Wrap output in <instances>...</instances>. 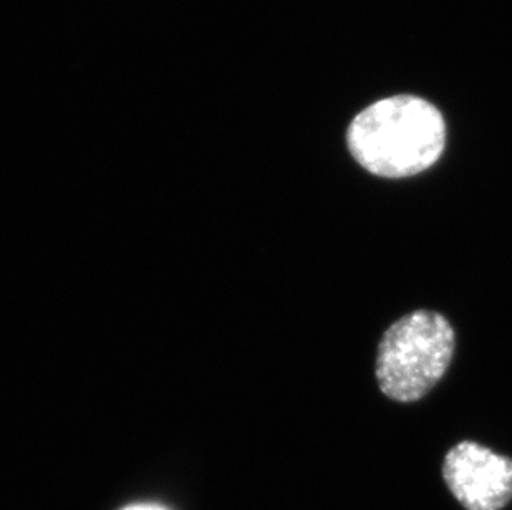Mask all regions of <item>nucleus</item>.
<instances>
[{
    "mask_svg": "<svg viewBox=\"0 0 512 510\" xmlns=\"http://www.w3.org/2000/svg\"><path fill=\"white\" fill-rule=\"evenodd\" d=\"M453 353L455 330L441 313H408L380 340L375 366L378 386L390 400H421L450 368Z\"/></svg>",
    "mask_w": 512,
    "mask_h": 510,
    "instance_id": "2",
    "label": "nucleus"
},
{
    "mask_svg": "<svg viewBox=\"0 0 512 510\" xmlns=\"http://www.w3.org/2000/svg\"><path fill=\"white\" fill-rule=\"evenodd\" d=\"M446 143L445 120L431 103L392 97L368 106L348 128L347 145L368 173L408 178L440 159Z\"/></svg>",
    "mask_w": 512,
    "mask_h": 510,
    "instance_id": "1",
    "label": "nucleus"
},
{
    "mask_svg": "<svg viewBox=\"0 0 512 510\" xmlns=\"http://www.w3.org/2000/svg\"><path fill=\"white\" fill-rule=\"evenodd\" d=\"M443 479L466 510H501L512 501V459L473 441L446 454Z\"/></svg>",
    "mask_w": 512,
    "mask_h": 510,
    "instance_id": "3",
    "label": "nucleus"
},
{
    "mask_svg": "<svg viewBox=\"0 0 512 510\" xmlns=\"http://www.w3.org/2000/svg\"><path fill=\"white\" fill-rule=\"evenodd\" d=\"M121 510H168L165 507L158 506V504H135V506H128Z\"/></svg>",
    "mask_w": 512,
    "mask_h": 510,
    "instance_id": "4",
    "label": "nucleus"
}]
</instances>
